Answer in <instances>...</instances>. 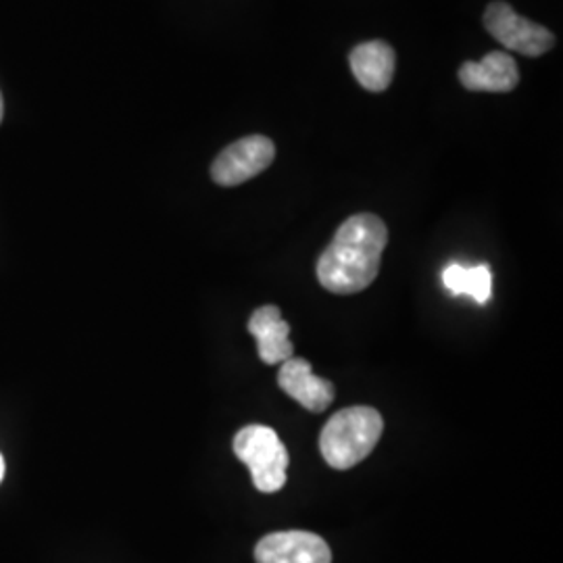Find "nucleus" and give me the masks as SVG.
I'll list each match as a JSON object with an SVG mask.
<instances>
[{"label": "nucleus", "mask_w": 563, "mask_h": 563, "mask_svg": "<svg viewBox=\"0 0 563 563\" xmlns=\"http://www.w3.org/2000/svg\"><path fill=\"white\" fill-rule=\"evenodd\" d=\"M388 228L374 213L351 216L336 230L318 262V280L328 292H362L380 272Z\"/></svg>", "instance_id": "1"}, {"label": "nucleus", "mask_w": 563, "mask_h": 563, "mask_svg": "<svg viewBox=\"0 0 563 563\" xmlns=\"http://www.w3.org/2000/svg\"><path fill=\"white\" fill-rule=\"evenodd\" d=\"M383 430V416L374 407H346L323 426L320 434L323 460L334 470H351L374 451Z\"/></svg>", "instance_id": "2"}, {"label": "nucleus", "mask_w": 563, "mask_h": 563, "mask_svg": "<svg viewBox=\"0 0 563 563\" xmlns=\"http://www.w3.org/2000/svg\"><path fill=\"white\" fill-rule=\"evenodd\" d=\"M234 455L249 467L257 490L278 493L286 484L290 457L280 437L269 426L251 423L239 430L234 437Z\"/></svg>", "instance_id": "3"}, {"label": "nucleus", "mask_w": 563, "mask_h": 563, "mask_svg": "<svg viewBox=\"0 0 563 563\" xmlns=\"http://www.w3.org/2000/svg\"><path fill=\"white\" fill-rule=\"evenodd\" d=\"M484 27L501 46L526 57H541L555 46V36L551 30L526 20L504 0H495L486 7Z\"/></svg>", "instance_id": "4"}, {"label": "nucleus", "mask_w": 563, "mask_h": 563, "mask_svg": "<svg viewBox=\"0 0 563 563\" xmlns=\"http://www.w3.org/2000/svg\"><path fill=\"white\" fill-rule=\"evenodd\" d=\"M276 159V144L267 136L255 134L232 142L216 157L211 165V178L216 184L232 188L253 180Z\"/></svg>", "instance_id": "5"}, {"label": "nucleus", "mask_w": 563, "mask_h": 563, "mask_svg": "<svg viewBox=\"0 0 563 563\" xmlns=\"http://www.w3.org/2000/svg\"><path fill=\"white\" fill-rule=\"evenodd\" d=\"M257 563H332L330 547L322 537L302 530L274 532L255 547Z\"/></svg>", "instance_id": "6"}, {"label": "nucleus", "mask_w": 563, "mask_h": 563, "mask_svg": "<svg viewBox=\"0 0 563 563\" xmlns=\"http://www.w3.org/2000/svg\"><path fill=\"white\" fill-rule=\"evenodd\" d=\"M282 390L311 413H322L334 401V384L313 376L311 363L302 357H290L278 372Z\"/></svg>", "instance_id": "7"}, {"label": "nucleus", "mask_w": 563, "mask_h": 563, "mask_svg": "<svg viewBox=\"0 0 563 563\" xmlns=\"http://www.w3.org/2000/svg\"><path fill=\"white\" fill-rule=\"evenodd\" d=\"M460 81L472 92H511L520 84V69L511 55L493 51L483 60H465Z\"/></svg>", "instance_id": "8"}, {"label": "nucleus", "mask_w": 563, "mask_h": 563, "mask_svg": "<svg viewBox=\"0 0 563 563\" xmlns=\"http://www.w3.org/2000/svg\"><path fill=\"white\" fill-rule=\"evenodd\" d=\"M249 332L257 341V351L263 363L278 365L292 357L295 346L288 339L290 325L282 318L280 307L276 305L260 307L249 320Z\"/></svg>", "instance_id": "9"}, {"label": "nucleus", "mask_w": 563, "mask_h": 563, "mask_svg": "<svg viewBox=\"0 0 563 563\" xmlns=\"http://www.w3.org/2000/svg\"><path fill=\"white\" fill-rule=\"evenodd\" d=\"M349 63L355 80L360 81L365 90L384 92L395 76L397 55L390 44L369 41L357 44L351 51Z\"/></svg>", "instance_id": "10"}, {"label": "nucleus", "mask_w": 563, "mask_h": 563, "mask_svg": "<svg viewBox=\"0 0 563 563\" xmlns=\"http://www.w3.org/2000/svg\"><path fill=\"white\" fill-rule=\"evenodd\" d=\"M443 284L449 292L467 295L481 305L490 301L493 295V274L488 265L463 267L460 263H451L444 267Z\"/></svg>", "instance_id": "11"}, {"label": "nucleus", "mask_w": 563, "mask_h": 563, "mask_svg": "<svg viewBox=\"0 0 563 563\" xmlns=\"http://www.w3.org/2000/svg\"><path fill=\"white\" fill-rule=\"evenodd\" d=\"M2 478H4V460L0 455V483H2Z\"/></svg>", "instance_id": "12"}, {"label": "nucleus", "mask_w": 563, "mask_h": 563, "mask_svg": "<svg viewBox=\"0 0 563 563\" xmlns=\"http://www.w3.org/2000/svg\"><path fill=\"white\" fill-rule=\"evenodd\" d=\"M2 113H4V104H2V95H0V121H2Z\"/></svg>", "instance_id": "13"}]
</instances>
